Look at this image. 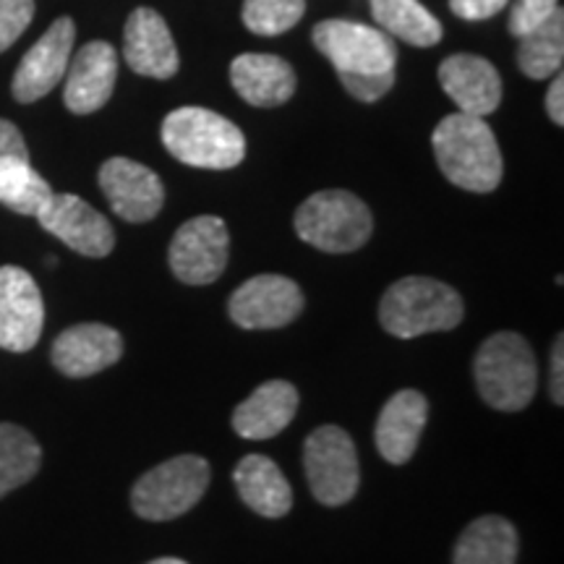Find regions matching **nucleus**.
<instances>
[{
  "mask_svg": "<svg viewBox=\"0 0 564 564\" xmlns=\"http://www.w3.org/2000/svg\"><path fill=\"white\" fill-rule=\"evenodd\" d=\"M34 19V0H0V53L9 51Z\"/></svg>",
  "mask_w": 564,
  "mask_h": 564,
  "instance_id": "29",
  "label": "nucleus"
},
{
  "mask_svg": "<svg viewBox=\"0 0 564 564\" xmlns=\"http://www.w3.org/2000/svg\"><path fill=\"white\" fill-rule=\"evenodd\" d=\"M507 3H510V0H449V9H453L457 19L484 21L497 17Z\"/></svg>",
  "mask_w": 564,
  "mask_h": 564,
  "instance_id": "32",
  "label": "nucleus"
},
{
  "mask_svg": "<svg viewBox=\"0 0 564 564\" xmlns=\"http://www.w3.org/2000/svg\"><path fill=\"white\" fill-rule=\"evenodd\" d=\"M303 465L316 502L324 507H340L356 497L361 484L356 444L340 426H319L306 440Z\"/></svg>",
  "mask_w": 564,
  "mask_h": 564,
  "instance_id": "8",
  "label": "nucleus"
},
{
  "mask_svg": "<svg viewBox=\"0 0 564 564\" xmlns=\"http://www.w3.org/2000/svg\"><path fill=\"white\" fill-rule=\"evenodd\" d=\"M343 87L350 91L356 100L377 102L382 100L387 91L392 89L394 74H377V76H340Z\"/></svg>",
  "mask_w": 564,
  "mask_h": 564,
  "instance_id": "31",
  "label": "nucleus"
},
{
  "mask_svg": "<svg viewBox=\"0 0 564 564\" xmlns=\"http://www.w3.org/2000/svg\"><path fill=\"white\" fill-rule=\"evenodd\" d=\"M379 30L413 47H434L442 40V24L419 0H369Z\"/></svg>",
  "mask_w": 564,
  "mask_h": 564,
  "instance_id": "24",
  "label": "nucleus"
},
{
  "mask_svg": "<svg viewBox=\"0 0 564 564\" xmlns=\"http://www.w3.org/2000/svg\"><path fill=\"white\" fill-rule=\"evenodd\" d=\"M429 403L419 390H400L387 400L377 421V449L387 463L403 465L419 447Z\"/></svg>",
  "mask_w": 564,
  "mask_h": 564,
  "instance_id": "19",
  "label": "nucleus"
},
{
  "mask_svg": "<svg viewBox=\"0 0 564 564\" xmlns=\"http://www.w3.org/2000/svg\"><path fill=\"white\" fill-rule=\"evenodd\" d=\"M556 9H560V0H518V3L512 6L507 32L520 40L523 34L533 32L535 26H541L544 21L552 19Z\"/></svg>",
  "mask_w": 564,
  "mask_h": 564,
  "instance_id": "30",
  "label": "nucleus"
},
{
  "mask_svg": "<svg viewBox=\"0 0 564 564\" xmlns=\"http://www.w3.org/2000/svg\"><path fill=\"white\" fill-rule=\"evenodd\" d=\"M228 312L243 329H278L303 312V293L291 278L257 274L230 295Z\"/></svg>",
  "mask_w": 564,
  "mask_h": 564,
  "instance_id": "12",
  "label": "nucleus"
},
{
  "mask_svg": "<svg viewBox=\"0 0 564 564\" xmlns=\"http://www.w3.org/2000/svg\"><path fill=\"white\" fill-rule=\"evenodd\" d=\"M440 84L444 95L453 100L460 112L486 118L502 102V79L499 70L481 55L457 53L442 61Z\"/></svg>",
  "mask_w": 564,
  "mask_h": 564,
  "instance_id": "18",
  "label": "nucleus"
},
{
  "mask_svg": "<svg viewBox=\"0 0 564 564\" xmlns=\"http://www.w3.org/2000/svg\"><path fill=\"white\" fill-rule=\"evenodd\" d=\"M42 465V449L34 436L17 423H0V499L32 481Z\"/></svg>",
  "mask_w": 564,
  "mask_h": 564,
  "instance_id": "26",
  "label": "nucleus"
},
{
  "mask_svg": "<svg viewBox=\"0 0 564 564\" xmlns=\"http://www.w3.org/2000/svg\"><path fill=\"white\" fill-rule=\"evenodd\" d=\"M232 481H236L243 502L262 518H282V514L291 512V484L270 457L246 455L232 470Z\"/></svg>",
  "mask_w": 564,
  "mask_h": 564,
  "instance_id": "22",
  "label": "nucleus"
},
{
  "mask_svg": "<svg viewBox=\"0 0 564 564\" xmlns=\"http://www.w3.org/2000/svg\"><path fill=\"white\" fill-rule=\"evenodd\" d=\"M474 377L484 403L494 411H523L539 382L531 345L518 333L491 335L476 352Z\"/></svg>",
  "mask_w": 564,
  "mask_h": 564,
  "instance_id": "4",
  "label": "nucleus"
},
{
  "mask_svg": "<svg viewBox=\"0 0 564 564\" xmlns=\"http://www.w3.org/2000/svg\"><path fill=\"white\" fill-rule=\"evenodd\" d=\"M564 61V13L554 11V17L535 26L520 37L518 66L531 79H549L562 70Z\"/></svg>",
  "mask_w": 564,
  "mask_h": 564,
  "instance_id": "25",
  "label": "nucleus"
},
{
  "mask_svg": "<svg viewBox=\"0 0 564 564\" xmlns=\"http://www.w3.org/2000/svg\"><path fill=\"white\" fill-rule=\"evenodd\" d=\"M53 196L51 183L30 165V158L0 160V204L17 215L34 217Z\"/></svg>",
  "mask_w": 564,
  "mask_h": 564,
  "instance_id": "27",
  "label": "nucleus"
},
{
  "mask_svg": "<svg viewBox=\"0 0 564 564\" xmlns=\"http://www.w3.org/2000/svg\"><path fill=\"white\" fill-rule=\"evenodd\" d=\"M434 158L449 183L470 194H489L505 173L497 137L484 118L453 112L442 118L432 137Z\"/></svg>",
  "mask_w": 564,
  "mask_h": 564,
  "instance_id": "1",
  "label": "nucleus"
},
{
  "mask_svg": "<svg viewBox=\"0 0 564 564\" xmlns=\"http://www.w3.org/2000/svg\"><path fill=\"white\" fill-rule=\"evenodd\" d=\"M123 55L133 74L150 79H171L181 66L171 30L165 19L152 9H137L126 21Z\"/></svg>",
  "mask_w": 564,
  "mask_h": 564,
  "instance_id": "17",
  "label": "nucleus"
},
{
  "mask_svg": "<svg viewBox=\"0 0 564 564\" xmlns=\"http://www.w3.org/2000/svg\"><path fill=\"white\" fill-rule=\"evenodd\" d=\"M546 112L556 126L564 123V79H562V74L554 76V84L546 91Z\"/></svg>",
  "mask_w": 564,
  "mask_h": 564,
  "instance_id": "35",
  "label": "nucleus"
},
{
  "mask_svg": "<svg viewBox=\"0 0 564 564\" xmlns=\"http://www.w3.org/2000/svg\"><path fill=\"white\" fill-rule=\"evenodd\" d=\"M371 212L356 194L343 188L316 192L295 212L301 241L327 253L358 251L371 236Z\"/></svg>",
  "mask_w": 564,
  "mask_h": 564,
  "instance_id": "5",
  "label": "nucleus"
},
{
  "mask_svg": "<svg viewBox=\"0 0 564 564\" xmlns=\"http://www.w3.org/2000/svg\"><path fill=\"white\" fill-rule=\"evenodd\" d=\"M3 158H30V152L17 126L0 118V160Z\"/></svg>",
  "mask_w": 564,
  "mask_h": 564,
  "instance_id": "33",
  "label": "nucleus"
},
{
  "mask_svg": "<svg viewBox=\"0 0 564 564\" xmlns=\"http://www.w3.org/2000/svg\"><path fill=\"white\" fill-rule=\"evenodd\" d=\"M100 188L126 223H150L165 202L160 175L129 158H110L100 167Z\"/></svg>",
  "mask_w": 564,
  "mask_h": 564,
  "instance_id": "14",
  "label": "nucleus"
},
{
  "mask_svg": "<svg viewBox=\"0 0 564 564\" xmlns=\"http://www.w3.org/2000/svg\"><path fill=\"white\" fill-rule=\"evenodd\" d=\"M150 564H188V562L178 560V556H160V560H154V562H150Z\"/></svg>",
  "mask_w": 564,
  "mask_h": 564,
  "instance_id": "36",
  "label": "nucleus"
},
{
  "mask_svg": "<svg viewBox=\"0 0 564 564\" xmlns=\"http://www.w3.org/2000/svg\"><path fill=\"white\" fill-rule=\"evenodd\" d=\"M162 144L183 165L230 171L246 158V137L236 123L207 108H178L162 121Z\"/></svg>",
  "mask_w": 564,
  "mask_h": 564,
  "instance_id": "2",
  "label": "nucleus"
},
{
  "mask_svg": "<svg viewBox=\"0 0 564 564\" xmlns=\"http://www.w3.org/2000/svg\"><path fill=\"white\" fill-rule=\"evenodd\" d=\"M123 356V337L108 324H76L55 337L53 366L70 379H84L116 366Z\"/></svg>",
  "mask_w": 564,
  "mask_h": 564,
  "instance_id": "16",
  "label": "nucleus"
},
{
  "mask_svg": "<svg viewBox=\"0 0 564 564\" xmlns=\"http://www.w3.org/2000/svg\"><path fill=\"white\" fill-rule=\"evenodd\" d=\"M76 26L74 19L61 17L53 21V26L34 42V47L19 63L13 74L11 91L21 105L42 100L45 95L58 87L66 76V68L74 53Z\"/></svg>",
  "mask_w": 564,
  "mask_h": 564,
  "instance_id": "11",
  "label": "nucleus"
},
{
  "mask_svg": "<svg viewBox=\"0 0 564 564\" xmlns=\"http://www.w3.org/2000/svg\"><path fill=\"white\" fill-rule=\"evenodd\" d=\"M312 40L324 58L333 63L337 76L394 74L398 47L379 26L361 21L327 19L314 26Z\"/></svg>",
  "mask_w": 564,
  "mask_h": 564,
  "instance_id": "7",
  "label": "nucleus"
},
{
  "mask_svg": "<svg viewBox=\"0 0 564 564\" xmlns=\"http://www.w3.org/2000/svg\"><path fill=\"white\" fill-rule=\"evenodd\" d=\"M209 486V463L196 455H178L154 465L133 484L131 507L139 518L173 520L199 505Z\"/></svg>",
  "mask_w": 564,
  "mask_h": 564,
  "instance_id": "6",
  "label": "nucleus"
},
{
  "mask_svg": "<svg viewBox=\"0 0 564 564\" xmlns=\"http://www.w3.org/2000/svg\"><path fill=\"white\" fill-rule=\"evenodd\" d=\"M463 299L455 288L434 278L411 274L387 288L379 303V322L400 340L429 333H447L463 322Z\"/></svg>",
  "mask_w": 564,
  "mask_h": 564,
  "instance_id": "3",
  "label": "nucleus"
},
{
  "mask_svg": "<svg viewBox=\"0 0 564 564\" xmlns=\"http://www.w3.org/2000/svg\"><path fill=\"white\" fill-rule=\"evenodd\" d=\"M118 79L116 47L105 40L84 45L66 68L63 102L76 116H89L105 108Z\"/></svg>",
  "mask_w": 564,
  "mask_h": 564,
  "instance_id": "15",
  "label": "nucleus"
},
{
  "mask_svg": "<svg viewBox=\"0 0 564 564\" xmlns=\"http://www.w3.org/2000/svg\"><path fill=\"white\" fill-rule=\"evenodd\" d=\"M34 217L51 236L82 257L102 259L116 249V232L108 217L74 194H53Z\"/></svg>",
  "mask_w": 564,
  "mask_h": 564,
  "instance_id": "10",
  "label": "nucleus"
},
{
  "mask_svg": "<svg viewBox=\"0 0 564 564\" xmlns=\"http://www.w3.org/2000/svg\"><path fill=\"white\" fill-rule=\"evenodd\" d=\"M518 562V531L499 514H484L460 533L453 564H514Z\"/></svg>",
  "mask_w": 564,
  "mask_h": 564,
  "instance_id": "23",
  "label": "nucleus"
},
{
  "mask_svg": "<svg viewBox=\"0 0 564 564\" xmlns=\"http://www.w3.org/2000/svg\"><path fill=\"white\" fill-rule=\"evenodd\" d=\"M552 400L564 405V337L556 335L552 348Z\"/></svg>",
  "mask_w": 564,
  "mask_h": 564,
  "instance_id": "34",
  "label": "nucleus"
},
{
  "mask_svg": "<svg viewBox=\"0 0 564 564\" xmlns=\"http://www.w3.org/2000/svg\"><path fill=\"white\" fill-rule=\"evenodd\" d=\"M45 303L37 282L21 267H0V348L26 352L37 345Z\"/></svg>",
  "mask_w": 564,
  "mask_h": 564,
  "instance_id": "13",
  "label": "nucleus"
},
{
  "mask_svg": "<svg viewBox=\"0 0 564 564\" xmlns=\"http://www.w3.org/2000/svg\"><path fill=\"white\" fill-rule=\"evenodd\" d=\"M230 82L253 108H278L295 91V70L288 61L267 53H243L230 63Z\"/></svg>",
  "mask_w": 564,
  "mask_h": 564,
  "instance_id": "20",
  "label": "nucleus"
},
{
  "mask_svg": "<svg viewBox=\"0 0 564 564\" xmlns=\"http://www.w3.org/2000/svg\"><path fill=\"white\" fill-rule=\"evenodd\" d=\"M299 390L291 382L272 379L257 387L232 413V429L243 440H272L299 413Z\"/></svg>",
  "mask_w": 564,
  "mask_h": 564,
  "instance_id": "21",
  "label": "nucleus"
},
{
  "mask_svg": "<svg viewBox=\"0 0 564 564\" xmlns=\"http://www.w3.org/2000/svg\"><path fill=\"white\" fill-rule=\"evenodd\" d=\"M228 251V225L215 215L194 217L173 236L171 270L186 285H209L225 272Z\"/></svg>",
  "mask_w": 564,
  "mask_h": 564,
  "instance_id": "9",
  "label": "nucleus"
},
{
  "mask_svg": "<svg viewBox=\"0 0 564 564\" xmlns=\"http://www.w3.org/2000/svg\"><path fill=\"white\" fill-rule=\"evenodd\" d=\"M306 13V0H243L241 19L246 30L262 37L293 30Z\"/></svg>",
  "mask_w": 564,
  "mask_h": 564,
  "instance_id": "28",
  "label": "nucleus"
}]
</instances>
